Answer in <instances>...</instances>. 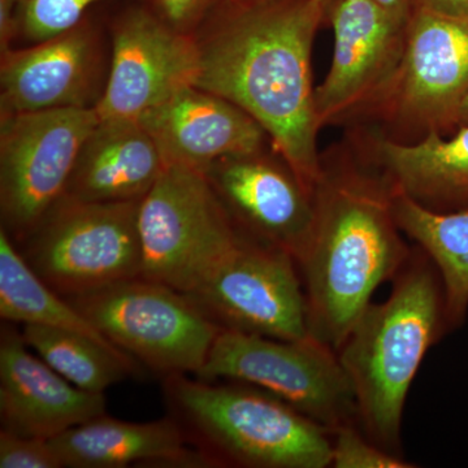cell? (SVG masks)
<instances>
[{
	"label": "cell",
	"mask_w": 468,
	"mask_h": 468,
	"mask_svg": "<svg viewBox=\"0 0 468 468\" xmlns=\"http://www.w3.org/2000/svg\"><path fill=\"white\" fill-rule=\"evenodd\" d=\"M163 393L171 417L217 467H331V431L261 388L172 375Z\"/></svg>",
	"instance_id": "cell-4"
},
{
	"label": "cell",
	"mask_w": 468,
	"mask_h": 468,
	"mask_svg": "<svg viewBox=\"0 0 468 468\" xmlns=\"http://www.w3.org/2000/svg\"><path fill=\"white\" fill-rule=\"evenodd\" d=\"M388 14L392 15L396 20L408 23L411 15V0H375Z\"/></svg>",
	"instance_id": "cell-29"
},
{
	"label": "cell",
	"mask_w": 468,
	"mask_h": 468,
	"mask_svg": "<svg viewBox=\"0 0 468 468\" xmlns=\"http://www.w3.org/2000/svg\"><path fill=\"white\" fill-rule=\"evenodd\" d=\"M138 229L141 276L183 294L241 237L205 172L181 165H165L141 199Z\"/></svg>",
	"instance_id": "cell-9"
},
{
	"label": "cell",
	"mask_w": 468,
	"mask_h": 468,
	"mask_svg": "<svg viewBox=\"0 0 468 468\" xmlns=\"http://www.w3.org/2000/svg\"><path fill=\"white\" fill-rule=\"evenodd\" d=\"M393 211L405 237L436 267L442 285L446 332L457 331L468 315V207L431 211L393 190Z\"/></svg>",
	"instance_id": "cell-21"
},
{
	"label": "cell",
	"mask_w": 468,
	"mask_h": 468,
	"mask_svg": "<svg viewBox=\"0 0 468 468\" xmlns=\"http://www.w3.org/2000/svg\"><path fill=\"white\" fill-rule=\"evenodd\" d=\"M101 0H18L17 38L39 43L79 26ZM147 3L149 0H131Z\"/></svg>",
	"instance_id": "cell-24"
},
{
	"label": "cell",
	"mask_w": 468,
	"mask_h": 468,
	"mask_svg": "<svg viewBox=\"0 0 468 468\" xmlns=\"http://www.w3.org/2000/svg\"><path fill=\"white\" fill-rule=\"evenodd\" d=\"M0 316L8 323L77 332L110 349L122 351L104 337L81 311L52 291L34 272L3 228L0 229Z\"/></svg>",
	"instance_id": "cell-22"
},
{
	"label": "cell",
	"mask_w": 468,
	"mask_h": 468,
	"mask_svg": "<svg viewBox=\"0 0 468 468\" xmlns=\"http://www.w3.org/2000/svg\"><path fill=\"white\" fill-rule=\"evenodd\" d=\"M185 295L221 329L276 340L309 335L297 261L284 250L248 237H239Z\"/></svg>",
	"instance_id": "cell-11"
},
{
	"label": "cell",
	"mask_w": 468,
	"mask_h": 468,
	"mask_svg": "<svg viewBox=\"0 0 468 468\" xmlns=\"http://www.w3.org/2000/svg\"><path fill=\"white\" fill-rule=\"evenodd\" d=\"M97 26H79L46 41L3 52L0 115L92 109L101 97L103 50Z\"/></svg>",
	"instance_id": "cell-15"
},
{
	"label": "cell",
	"mask_w": 468,
	"mask_h": 468,
	"mask_svg": "<svg viewBox=\"0 0 468 468\" xmlns=\"http://www.w3.org/2000/svg\"><path fill=\"white\" fill-rule=\"evenodd\" d=\"M67 300L116 347L163 378L196 377L221 329L183 292L143 276Z\"/></svg>",
	"instance_id": "cell-7"
},
{
	"label": "cell",
	"mask_w": 468,
	"mask_h": 468,
	"mask_svg": "<svg viewBox=\"0 0 468 468\" xmlns=\"http://www.w3.org/2000/svg\"><path fill=\"white\" fill-rule=\"evenodd\" d=\"M349 138L393 190L421 207L435 212L468 207V125L451 135L432 132L415 143L358 126Z\"/></svg>",
	"instance_id": "cell-18"
},
{
	"label": "cell",
	"mask_w": 468,
	"mask_h": 468,
	"mask_svg": "<svg viewBox=\"0 0 468 468\" xmlns=\"http://www.w3.org/2000/svg\"><path fill=\"white\" fill-rule=\"evenodd\" d=\"M141 201L81 202L63 197L20 245L52 291L70 298L143 273Z\"/></svg>",
	"instance_id": "cell-6"
},
{
	"label": "cell",
	"mask_w": 468,
	"mask_h": 468,
	"mask_svg": "<svg viewBox=\"0 0 468 468\" xmlns=\"http://www.w3.org/2000/svg\"><path fill=\"white\" fill-rule=\"evenodd\" d=\"M331 68L315 90L320 128L351 124L387 84L401 58L406 24L375 0H337Z\"/></svg>",
	"instance_id": "cell-14"
},
{
	"label": "cell",
	"mask_w": 468,
	"mask_h": 468,
	"mask_svg": "<svg viewBox=\"0 0 468 468\" xmlns=\"http://www.w3.org/2000/svg\"><path fill=\"white\" fill-rule=\"evenodd\" d=\"M68 468L217 467L171 415L131 423L106 414L50 439Z\"/></svg>",
	"instance_id": "cell-19"
},
{
	"label": "cell",
	"mask_w": 468,
	"mask_h": 468,
	"mask_svg": "<svg viewBox=\"0 0 468 468\" xmlns=\"http://www.w3.org/2000/svg\"><path fill=\"white\" fill-rule=\"evenodd\" d=\"M165 168L158 147L138 120H100L82 144L64 197L141 201Z\"/></svg>",
	"instance_id": "cell-20"
},
{
	"label": "cell",
	"mask_w": 468,
	"mask_h": 468,
	"mask_svg": "<svg viewBox=\"0 0 468 468\" xmlns=\"http://www.w3.org/2000/svg\"><path fill=\"white\" fill-rule=\"evenodd\" d=\"M389 297L369 303L340 349L353 385L360 430L385 451L402 454V420L427 351L448 335L441 280L418 246L393 279Z\"/></svg>",
	"instance_id": "cell-3"
},
{
	"label": "cell",
	"mask_w": 468,
	"mask_h": 468,
	"mask_svg": "<svg viewBox=\"0 0 468 468\" xmlns=\"http://www.w3.org/2000/svg\"><path fill=\"white\" fill-rule=\"evenodd\" d=\"M109 77L95 111L100 120H138L185 86H196L194 34L175 29L147 3L134 2L111 27Z\"/></svg>",
	"instance_id": "cell-12"
},
{
	"label": "cell",
	"mask_w": 468,
	"mask_h": 468,
	"mask_svg": "<svg viewBox=\"0 0 468 468\" xmlns=\"http://www.w3.org/2000/svg\"><path fill=\"white\" fill-rule=\"evenodd\" d=\"M205 175L241 236L301 260L315 223V190L271 144L218 159Z\"/></svg>",
	"instance_id": "cell-13"
},
{
	"label": "cell",
	"mask_w": 468,
	"mask_h": 468,
	"mask_svg": "<svg viewBox=\"0 0 468 468\" xmlns=\"http://www.w3.org/2000/svg\"><path fill=\"white\" fill-rule=\"evenodd\" d=\"M21 332L3 326L0 335L2 430L18 435L52 437L106 414L104 393L70 384L45 360L27 350Z\"/></svg>",
	"instance_id": "cell-17"
},
{
	"label": "cell",
	"mask_w": 468,
	"mask_h": 468,
	"mask_svg": "<svg viewBox=\"0 0 468 468\" xmlns=\"http://www.w3.org/2000/svg\"><path fill=\"white\" fill-rule=\"evenodd\" d=\"M0 468H64L50 440L0 432Z\"/></svg>",
	"instance_id": "cell-26"
},
{
	"label": "cell",
	"mask_w": 468,
	"mask_h": 468,
	"mask_svg": "<svg viewBox=\"0 0 468 468\" xmlns=\"http://www.w3.org/2000/svg\"><path fill=\"white\" fill-rule=\"evenodd\" d=\"M467 95L468 17L412 8L396 69L351 124L399 143L451 135Z\"/></svg>",
	"instance_id": "cell-5"
},
{
	"label": "cell",
	"mask_w": 468,
	"mask_h": 468,
	"mask_svg": "<svg viewBox=\"0 0 468 468\" xmlns=\"http://www.w3.org/2000/svg\"><path fill=\"white\" fill-rule=\"evenodd\" d=\"M196 378L254 385L331 433L358 424L356 394L337 351L310 335L276 340L220 329Z\"/></svg>",
	"instance_id": "cell-8"
},
{
	"label": "cell",
	"mask_w": 468,
	"mask_h": 468,
	"mask_svg": "<svg viewBox=\"0 0 468 468\" xmlns=\"http://www.w3.org/2000/svg\"><path fill=\"white\" fill-rule=\"evenodd\" d=\"M138 122L153 138L165 165L202 172L218 159L271 144L266 131L248 112L194 85L169 95Z\"/></svg>",
	"instance_id": "cell-16"
},
{
	"label": "cell",
	"mask_w": 468,
	"mask_h": 468,
	"mask_svg": "<svg viewBox=\"0 0 468 468\" xmlns=\"http://www.w3.org/2000/svg\"><path fill=\"white\" fill-rule=\"evenodd\" d=\"M411 7L445 16L468 17V0H411Z\"/></svg>",
	"instance_id": "cell-28"
},
{
	"label": "cell",
	"mask_w": 468,
	"mask_h": 468,
	"mask_svg": "<svg viewBox=\"0 0 468 468\" xmlns=\"http://www.w3.org/2000/svg\"><path fill=\"white\" fill-rule=\"evenodd\" d=\"M218 0H149L163 20L180 32L193 34Z\"/></svg>",
	"instance_id": "cell-27"
},
{
	"label": "cell",
	"mask_w": 468,
	"mask_h": 468,
	"mask_svg": "<svg viewBox=\"0 0 468 468\" xmlns=\"http://www.w3.org/2000/svg\"><path fill=\"white\" fill-rule=\"evenodd\" d=\"M319 2L323 9H324L325 18H328L329 12H331L337 0H319Z\"/></svg>",
	"instance_id": "cell-31"
},
{
	"label": "cell",
	"mask_w": 468,
	"mask_h": 468,
	"mask_svg": "<svg viewBox=\"0 0 468 468\" xmlns=\"http://www.w3.org/2000/svg\"><path fill=\"white\" fill-rule=\"evenodd\" d=\"M319 0H218L194 32L196 86L260 122L272 149L311 189L322 172L313 76Z\"/></svg>",
	"instance_id": "cell-1"
},
{
	"label": "cell",
	"mask_w": 468,
	"mask_h": 468,
	"mask_svg": "<svg viewBox=\"0 0 468 468\" xmlns=\"http://www.w3.org/2000/svg\"><path fill=\"white\" fill-rule=\"evenodd\" d=\"M98 122L95 107L0 115V214L12 241L27 239L63 198Z\"/></svg>",
	"instance_id": "cell-10"
},
{
	"label": "cell",
	"mask_w": 468,
	"mask_h": 468,
	"mask_svg": "<svg viewBox=\"0 0 468 468\" xmlns=\"http://www.w3.org/2000/svg\"><path fill=\"white\" fill-rule=\"evenodd\" d=\"M393 190L351 143L322 153L313 236L297 261L309 335L337 351L372 295L411 257Z\"/></svg>",
	"instance_id": "cell-2"
},
{
	"label": "cell",
	"mask_w": 468,
	"mask_h": 468,
	"mask_svg": "<svg viewBox=\"0 0 468 468\" xmlns=\"http://www.w3.org/2000/svg\"><path fill=\"white\" fill-rule=\"evenodd\" d=\"M332 468H414L403 455L385 451L358 424H347L332 432Z\"/></svg>",
	"instance_id": "cell-25"
},
{
	"label": "cell",
	"mask_w": 468,
	"mask_h": 468,
	"mask_svg": "<svg viewBox=\"0 0 468 468\" xmlns=\"http://www.w3.org/2000/svg\"><path fill=\"white\" fill-rule=\"evenodd\" d=\"M468 125V95L460 111V126Z\"/></svg>",
	"instance_id": "cell-30"
},
{
	"label": "cell",
	"mask_w": 468,
	"mask_h": 468,
	"mask_svg": "<svg viewBox=\"0 0 468 468\" xmlns=\"http://www.w3.org/2000/svg\"><path fill=\"white\" fill-rule=\"evenodd\" d=\"M21 335L39 358L86 392L104 393L112 385L141 371L140 363L128 354L110 349L77 332L24 324Z\"/></svg>",
	"instance_id": "cell-23"
}]
</instances>
